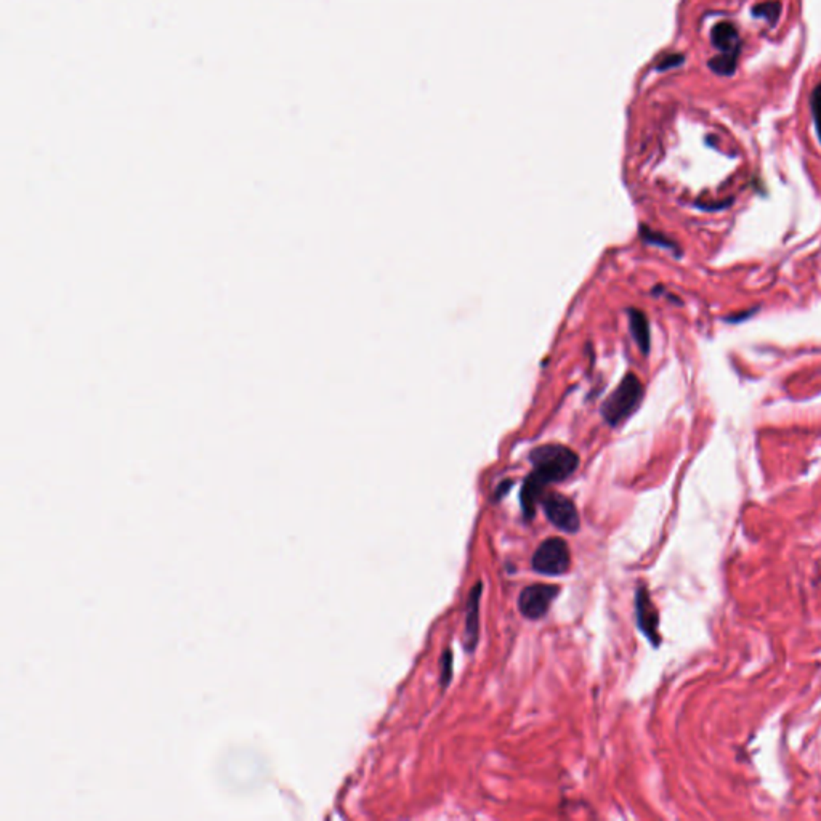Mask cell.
Listing matches in <instances>:
<instances>
[{"label": "cell", "mask_w": 821, "mask_h": 821, "mask_svg": "<svg viewBox=\"0 0 821 821\" xmlns=\"http://www.w3.org/2000/svg\"><path fill=\"white\" fill-rule=\"evenodd\" d=\"M530 459L534 470L525 480L521 489V507L526 518L534 516L536 505L545 486L566 480L579 465V458L575 451L561 444L539 446L531 453Z\"/></svg>", "instance_id": "1"}, {"label": "cell", "mask_w": 821, "mask_h": 821, "mask_svg": "<svg viewBox=\"0 0 821 821\" xmlns=\"http://www.w3.org/2000/svg\"><path fill=\"white\" fill-rule=\"evenodd\" d=\"M643 399V385L635 374H627L602 406V415L616 427L631 417Z\"/></svg>", "instance_id": "2"}, {"label": "cell", "mask_w": 821, "mask_h": 821, "mask_svg": "<svg viewBox=\"0 0 821 821\" xmlns=\"http://www.w3.org/2000/svg\"><path fill=\"white\" fill-rule=\"evenodd\" d=\"M711 42L719 52L717 57L709 60V68L716 74L733 75L737 71V62L741 52V40L738 29L728 21L714 24L711 31Z\"/></svg>", "instance_id": "3"}, {"label": "cell", "mask_w": 821, "mask_h": 821, "mask_svg": "<svg viewBox=\"0 0 821 821\" xmlns=\"http://www.w3.org/2000/svg\"><path fill=\"white\" fill-rule=\"evenodd\" d=\"M533 568L539 575L559 576L570 568L568 544L560 537H550L537 547L533 557Z\"/></svg>", "instance_id": "4"}, {"label": "cell", "mask_w": 821, "mask_h": 821, "mask_svg": "<svg viewBox=\"0 0 821 821\" xmlns=\"http://www.w3.org/2000/svg\"><path fill=\"white\" fill-rule=\"evenodd\" d=\"M559 587L549 584H533L521 592L518 608L521 615L528 620H541L547 615L550 603L559 595Z\"/></svg>", "instance_id": "5"}, {"label": "cell", "mask_w": 821, "mask_h": 821, "mask_svg": "<svg viewBox=\"0 0 821 821\" xmlns=\"http://www.w3.org/2000/svg\"><path fill=\"white\" fill-rule=\"evenodd\" d=\"M544 510L552 525L566 533H576L579 530V515L576 505L561 494H549L544 499Z\"/></svg>", "instance_id": "6"}, {"label": "cell", "mask_w": 821, "mask_h": 821, "mask_svg": "<svg viewBox=\"0 0 821 821\" xmlns=\"http://www.w3.org/2000/svg\"><path fill=\"white\" fill-rule=\"evenodd\" d=\"M635 608H637L638 627H640V631L645 633V637L648 638V640H650L655 647H658L661 642L660 632H658V627H660V617H658V611H656L655 605H653L650 594H648L647 589H638L637 599H635Z\"/></svg>", "instance_id": "7"}, {"label": "cell", "mask_w": 821, "mask_h": 821, "mask_svg": "<svg viewBox=\"0 0 821 821\" xmlns=\"http://www.w3.org/2000/svg\"><path fill=\"white\" fill-rule=\"evenodd\" d=\"M480 597L481 584H476L470 592L467 600V617H465V648L472 651L476 642H478V627H480Z\"/></svg>", "instance_id": "8"}, {"label": "cell", "mask_w": 821, "mask_h": 821, "mask_svg": "<svg viewBox=\"0 0 821 821\" xmlns=\"http://www.w3.org/2000/svg\"><path fill=\"white\" fill-rule=\"evenodd\" d=\"M629 327L633 337V342L640 348L643 354H648L650 352V323L645 313L632 308L629 310Z\"/></svg>", "instance_id": "9"}, {"label": "cell", "mask_w": 821, "mask_h": 821, "mask_svg": "<svg viewBox=\"0 0 821 821\" xmlns=\"http://www.w3.org/2000/svg\"><path fill=\"white\" fill-rule=\"evenodd\" d=\"M779 12H782V3L777 2V0L757 3L756 7H752V17L764 18L772 24L777 23V19L779 18Z\"/></svg>", "instance_id": "10"}, {"label": "cell", "mask_w": 821, "mask_h": 821, "mask_svg": "<svg viewBox=\"0 0 821 821\" xmlns=\"http://www.w3.org/2000/svg\"><path fill=\"white\" fill-rule=\"evenodd\" d=\"M810 109H812L815 129H817L818 140L821 143V84H818L810 96Z\"/></svg>", "instance_id": "11"}, {"label": "cell", "mask_w": 821, "mask_h": 821, "mask_svg": "<svg viewBox=\"0 0 821 821\" xmlns=\"http://www.w3.org/2000/svg\"><path fill=\"white\" fill-rule=\"evenodd\" d=\"M642 235H643V240L651 242V244H656V246H661L664 249H674L677 251V246L674 244V242L669 240L667 236L660 235V233H655L651 230H648V228H642Z\"/></svg>", "instance_id": "12"}, {"label": "cell", "mask_w": 821, "mask_h": 821, "mask_svg": "<svg viewBox=\"0 0 821 821\" xmlns=\"http://www.w3.org/2000/svg\"><path fill=\"white\" fill-rule=\"evenodd\" d=\"M451 666H453V658H451V651H446L442 664V683H444V685L449 682Z\"/></svg>", "instance_id": "13"}]
</instances>
